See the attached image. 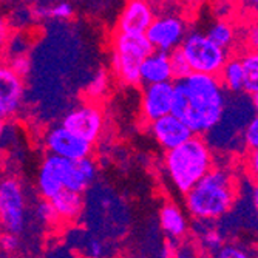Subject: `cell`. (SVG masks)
<instances>
[{"instance_id": "obj_1", "label": "cell", "mask_w": 258, "mask_h": 258, "mask_svg": "<svg viewBox=\"0 0 258 258\" xmlns=\"http://www.w3.org/2000/svg\"><path fill=\"white\" fill-rule=\"evenodd\" d=\"M227 90L215 75L195 73L175 81L172 113L181 118L195 135H207L223 119Z\"/></svg>"}, {"instance_id": "obj_2", "label": "cell", "mask_w": 258, "mask_h": 258, "mask_svg": "<svg viewBox=\"0 0 258 258\" xmlns=\"http://www.w3.org/2000/svg\"><path fill=\"white\" fill-rule=\"evenodd\" d=\"M238 197V181L226 166H214L184 195L185 207L195 220L215 221L227 215Z\"/></svg>"}, {"instance_id": "obj_3", "label": "cell", "mask_w": 258, "mask_h": 258, "mask_svg": "<svg viewBox=\"0 0 258 258\" xmlns=\"http://www.w3.org/2000/svg\"><path fill=\"white\" fill-rule=\"evenodd\" d=\"M98 175L96 162L91 156L82 159H67L48 153L39 167L37 192L40 198L51 200L62 189L84 194Z\"/></svg>"}, {"instance_id": "obj_4", "label": "cell", "mask_w": 258, "mask_h": 258, "mask_svg": "<svg viewBox=\"0 0 258 258\" xmlns=\"http://www.w3.org/2000/svg\"><path fill=\"white\" fill-rule=\"evenodd\" d=\"M214 166V152L203 135H194L184 144L164 155L166 173L182 195L195 187Z\"/></svg>"}, {"instance_id": "obj_5", "label": "cell", "mask_w": 258, "mask_h": 258, "mask_svg": "<svg viewBox=\"0 0 258 258\" xmlns=\"http://www.w3.org/2000/svg\"><path fill=\"white\" fill-rule=\"evenodd\" d=\"M153 50L146 34L113 31L110 62L114 76L125 85H141V65Z\"/></svg>"}, {"instance_id": "obj_6", "label": "cell", "mask_w": 258, "mask_h": 258, "mask_svg": "<svg viewBox=\"0 0 258 258\" xmlns=\"http://www.w3.org/2000/svg\"><path fill=\"white\" fill-rule=\"evenodd\" d=\"M181 50L184 51L187 60L190 63L192 72L207 73L218 76L226 65L229 51L207 36V33L192 31L187 33Z\"/></svg>"}, {"instance_id": "obj_7", "label": "cell", "mask_w": 258, "mask_h": 258, "mask_svg": "<svg viewBox=\"0 0 258 258\" xmlns=\"http://www.w3.org/2000/svg\"><path fill=\"white\" fill-rule=\"evenodd\" d=\"M0 220L5 232L20 233L27 226V201L20 181L7 176L0 184Z\"/></svg>"}, {"instance_id": "obj_8", "label": "cell", "mask_w": 258, "mask_h": 258, "mask_svg": "<svg viewBox=\"0 0 258 258\" xmlns=\"http://www.w3.org/2000/svg\"><path fill=\"white\" fill-rule=\"evenodd\" d=\"M43 146L46 152L67 159H82L91 156L93 143L67 128L63 124L51 127L43 135Z\"/></svg>"}, {"instance_id": "obj_9", "label": "cell", "mask_w": 258, "mask_h": 258, "mask_svg": "<svg viewBox=\"0 0 258 258\" xmlns=\"http://www.w3.org/2000/svg\"><path fill=\"white\" fill-rule=\"evenodd\" d=\"M146 36L155 50L172 53L182 45L187 36V25L184 19L176 14H161L155 17Z\"/></svg>"}, {"instance_id": "obj_10", "label": "cell", "mask_w": 258, "mask_h": 258, "mask_svg": "<svg viewBox=\"0 0 258 258\" xmlns=\"http://www.w3.org/2000/svg\"><path fill=\"white\" fill-rule=\"evenodd\" d=\"M173 98H175V81L143 85L139 114L146 122V125L158 118H162V116L172 113Z\"/></svg>"}, {"instance_id": "obj_11", "label": "cell", "mask_w": 258, "mask_h": 258, "mask_svg": "<svg viewBox=\"0 0 258 258\" xmlns=\"http://www.w3.org/2000/svg\"><path fill=\"white\" fill-rule=\"evenodd\" d=\"M62 124L95 144L104 130V111L96 104L84 102L70 110L63 116Z\"/></svg>"}, {"instance_id": "obj_12", "label": "cell", "mask_w": 258, "mask_h": 258, "mask_svg": "<svg viewBox=\"0 0 258 258\" xmlns=\"http://www.w3.org/2000/svg\"><path fill=\"white\" fill-rule=\"evenodd\" d=\"M147 128L162 150H172L189 141L195 133L176 114L169 113L147 124Z\"/></svg>"}, {"instance_id": "obj_13", "label": "cell", "mask_w": 258, "mask_h": 258, "mask_svg": "<svg viewBox=\"0 0 258 258\" xmlns=\"http://www.w3.org/2000/svg\"><path fill=\"white\" fill-rule=\"evenodd\" d=\"M155 17L156 16L152 7V0H127L114 31L146 34Z\"/></svg>"}, {"instance_id": "obj_14", "label": "cell", "mask_w": 258, "mask_h": 258, "mask_svg": "<svg viewBox=\"0 0 258 258\" xmlns=\"http://www.w3.org/2000/svg\"><path fill=\"white\" fill-rule=\"evenodd\" d=\"M23 98V76L4 63L0 68V118L10 119L19 111Z\"/></svg>"}, {"instance_id": "obj_15", "label": "cell", "mask_w": 258, "mask_h": 258, "mask_svg": "<svg viewBox=\"0 0 258 258\" xmlns=\"http://www.w3.org/2000/svg\"><path fill=\"white\" fill-rule=\"evenodd\" d=\"M175 81L170 53L153 50L141 65V85Z\"/></svg>"}, {"instance_id": "obj_16", "label": "cell", "mask_w": 258, "mask_h": 258, "mask_svg": "<svg viewBox=\"0 0 258 258\" xmlns=\"http://www.w3.org/2000/svg\"><path fill=\"white\" fill-rule=\"evenodd\" d=\"M159 226L169 240H182L189 232V223L182 210L173 203H166L159 210Z\"/></svg>"}, {"instance_id": "obj_17", "label": "cell", "mask_w": 258, "mask_h": 258, "mask_svg": "<svg viewBox=\"0 0 258 258\" xmlns=\"http://www.w3.org/2000/svg\"><path fill=\"white\" fill-rule=\"evenodd\" d=\"M51 203L56 209L60 223L72 224L82 215L84 194L70 189H62L57 195L51 198Z\"/></svg>"}, {"instance_id": "obj_18", "label": "cell", "mask_w": 258, "mask_h": 258, "mask_svg": "<svg viewBox=\"0 0 258 258\" xmlns=\"http://www.w3.org/2000/svg\"><path fill=\"white\" fill-rule=\"evenodd\" d=\"M223 87L227 90V93L232 95H240L244 91V67L241 62V57H229L226 65L223 67L221 73L218 75Z\"/></svg>"}, {"instance_id": "obj_19", "label": "cell", "mask_w": 258, "mask_h": 258, "mask_svg": "<svg viewBox=\"0 0 258 258\" xmlns=\"http://www.w3.org/2000/svg\"><path fill=\"white\" fill-rule=\"evenodd\" d=\"M241 62L244 67V93L255 95L258 93V51L256 50H246L241 56Z\"/></svg>"}, {"instance_id": "obj_20", "label": "cell", "mask_w": 258, "mask_h": 258, "mask_svg": "<svg viewBox=\"0 0 258 258\" xmlns=\"http://www.w3.org/2000/svg\"><path fill=\"white\" fill-rule=\"evenodd\" d=\"M207 36L215 43L226 48L227 51L237 42V30L233 28V25H230L229 22H224V20H218V22L212 23L207 30Z\"/></svg>"}, {"instance_id": "obj_21", "label": "cell", "mask_w": 258, "mask_h": 258, "mask_svg": "<svg viewBox=\"0 0 258 258\" xmlns=\"http://www.w3.org/2000/svg\"><path fill=\"white\" fill-rule=\"evenodd\" d=\"M198 237H200V244H201L203 250H206L207 253L217 255V252L224 244V238L221 237V233L215 229H203Z\"/></svg>"}, {"instance_id": "obj_22", "label": "cell", "mask_w": 258, "mask_h": 258, "mask_svg": "<svg viewBox=\"0 0 258 258\" xmlns=\"http://www.w3.org/2000/svg\"><path fill=\"white\" fill-rule=\"evenodd\" d=\"M170 62H172V70H173V78L175 81L182 79L185 76H189L192 73L190 63L187 60L184 51L181 50V46L170 53Z\"/></svg>"}, {"instance_id": "obj_23", "label": "cell", "mask_w": 258, "mask_h": 258, "mask_svg": "<svg viewBox=\"0 0 258 258\" xmlns=\"http://www.w3.org/2000/svg\"><path fill=\"white\" fill-rule=\"evenodd\" d=\"M36 217L45 226H54V224L60 223L51 200L42 198V201L37 203V206H36Z\"/></svg>"}, {"instance_id": "obj_24", "label": "cell", "mask_w": 258, "mask_h": 258, "mask_svg": "<svg viewBox=\"0 0 258 258\" xmlns=\"http://www.w3.org/2000/svg\"><path fill=\"white\" fill-rule=\"evenodd\" d=\"M243 139H244V146L247 149L258 147V111L249 119L243 130Z\"/></svg>"}, {"instance_id": "obj_25", "label": "cell", "mask_w": 258, "mask_h": 258, "mask_svg": "<svg viewBox=\"0 0 258 258\" xmlns=\"http://www.w3.org/2000/svg\"><path fill=\"white\" fill-rule=\"evenodd\" d=\"M243 166H244L246 175L253 182H258V147L247 149V152L243 158Z\"/></svg>"}, {"instance_id": "obj_26", "label": "cell", "mask_w": 258, "mask_h": 258, "mask_svg": "<svg viewBox=\"0 0 258 258\" xmlns=\"http://www.w3.org/2000/svg\"><path fill=\"white\" fill-rule=\"evenodd\" d=\"M37 13L43 14V16H48V17H53V19L67 20V19L73 17L75 10H73V7L70 5L68 2H59V4L53 5L51 8H48V10H42V11H37Z\"/></svg>"}, {"instance_id": "obj_27", "label": "cell", "mask_w": 258, "mask_h": 258, "mask_svg": "<svg viewBox=\"0 0 258 258\" xmlns=\"http://www.w3.org/2000/svg\"><path fill=\"white\" fill-rule=\"evenodd\" d=\"M218 258H246L249 256V253L246 252V249L237 243H224L223 247L217 252Z\"/></svg>"}, {"instance_id": "obj_28", "label": "cell", "mask_w": 258, "mask_h": 258, "mask_svg": "<svg viewBox=\"0 0 258 258\" xmlns=\"http://www.w3.org/2000/svg\"><path fill=\"white\" fill-rule=\"evenodd\" d=\"M8 65L14 70L16 73H19L20 76H27L30 72V59L25 54H17V56H11Z\"/></svg>"}, {"instance_id": "obj_29", "label": "cell", "mask_w": 258, "mask_h": 258, "mask_svg": "<svg viewBox=\"0 0 258 258\" xmlns=\"http://www.w3.org/2000/svg\"><path fill=\"white\" fill-rule=\"evenodd\" d=\"M246 46L249 50L258 51V19L250 23V27L246 31Z\"/></svg>"}, {"instance_id": "obj_30", "label": "cell", "mask_w": 258, "mask_h": 258, "mask_svg": "<svg viewBox=\"0 0 258 258\" xmlns=\"http://www.w3.org/2000/svg\"><path fill=\"white\" fill-rule=\"evenodd\" d=\"M2 247H4V250H8L10 253L16 252L20 247V240H19L17 233L5 232L2 237Z\"/></svg>"}, {"instance_id": "obj_31", "label": "cell", "mask_w": 258, "mask_h": 258, "mask_svg": "<svg viewBox=\"0 0 258 258\" xmlns=\"http://www.w3.org/2000/svg\"><path fill=\"white\" fill-rule=\"evenodd\" d=\"M85 250H87V255H90V256H101L104 252V246H102V243L99 241V240H96V238H91L88 243H87V247H85Z\"/></svg>"}, {"instance_id": "obj_32", "label": "cell", "mask_w": 258, "mask_h": 258, "mask_svg": "<svg viewBox=\"0 0 258 258\" xmlns=\"http://www.w3.org/2000/svg\"><path fill=\"white\" fill-rule=\"evenodd\" d=\"M240 7L243 8L244 13H250V14H256L258 11V0H238Z\"/></svg>"}, {"instance_id": "obj_33", "label": "cell", "mask_w": 258, "mask_h": 258, "mask_svg": "<svg viewBox=\"0 0 258 258\" xmlns=\"http://www.w3.org/2000/svg\"><path fill=\"white\" fill-rule=\"evenodd\" d=\"M252 204L258 214V182L253 184V189H252Z\"/></svg>"}, {"instance_id": "obj_34", "label": "cell", "mask_w": 258, "mask_h": 258, "mask_svg": "<svg viewBox=\"0 0 258 258\" xmlns=\"http://www.w3.org/2000/svg\"><path fill=\"white\" fill-rule=\"evenodd\" d=\"M250 98H252V104H253L255 111H258V93H255V95H252Z\"/></svg>"}, {"instance_id": "obj_35", "label": "cell", "mask_w": 258, "mask_h": 258, "mask_svg": "<svg viewBox=\"0 0 258 258\" xmlns=\"http://www.w3.org/2000/svg\"><path fill=\"white\" fill-rule=\"evenodd\" d=\"M152 2H164V0H152Z\"/></svg>"}, {"instance_id": "obj_36", "label": "cell", "mask_w": 258, "mask_h": 258, "mask_svg": "<svg viewBox=\"0 0 258 258\" xmlns=\"http://www.w3.org/2000/svg\"><path fill=\"white\" fill-rule=\"evenodd\" d=\"M256 19H258V11H256Z\"/></svg>"}]
</instances>
